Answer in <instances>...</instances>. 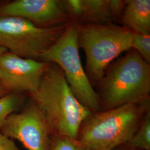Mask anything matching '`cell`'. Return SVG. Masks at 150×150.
I'll return each instance as SVG.
<instances>
[{
	"label": "cell",
	"mask_w": 150,
	"mask_h": 150,
	"mask_svg": "<svg viewBox=\"0 0 150 150\" xmlns=\"http://www.w3.org/2000/svg\"><path fill=\"white\" fill-rule=\"evenodd\" d=\"M33 101L43 111L52 134L76 139L81 125L92 113L72 92L59 67L48 63Z\"/></svg>",
	"instance_id": "cell-1"
},
{
	"label": "cell",
	"mask_w": 150,
	"mask_h": 150,
	"mask_svg": "<svg viewBox=\"0 0 150 150\" xmlns=\"http://www.w3.org/2000/svg\"><path fill=\"white\" fill-rule=\"evenodd\" d=\"M149 108L150 103H127L92 113L81 124L76 139L87 150H114L129 142Z\"/></svg>",
	"instance_id": "cell-2"
},
{
	"label": "cell",
	"mask_w": 150,
	"mask_h": 150,
	"mask_svg": "<svg viewBox=\"0 0 150 150\" xmlns=\"http://www.w3.org/2000/svg\"><path fill=\"white\" fill-rule=\"evenodd\" d=\"M101 82V111L150 103V64L132 49L106 70Z\"/></svg>",
	"instance_id": "cell-3"
},
{
	"label": "cell",
	"mask_w": 150,
	"mask_h": 150,
	"mask_svg": "<svg viewBox=\"0 0 150 150\" xmlns=\"http://www.w3.org/2000/svg\"><path fill=\"white\" fill-rule=\"evenodd\" d=\"M134 33L115 24H80L78 45L86 56L85 72L91 84L101 82L108 66L125 51L131 49Z\"/></svg>",
	"instance_id": "cell-4"
},
{
	"label": "cell",
	"mask_w": 150,
	"mask_h": 150,
	"mask_svg": "<svg viewBox=\"0 0 150 150\" xmlns=\"http://www.w3.org/2000/svg\"><path fill=\"white\" fill-rule=\"evenodd\" d=\"M79 26V23L74 20L69 22L59 39L39 59L57 65L77 100L92 112H96L101 111V100L81 64L78 45Z\"/></svg>",
	"instance_id": "cell-5"
},
{
	"label": "cell",
	"mask_w": 150,
	"mask_h": 150,
	"mask_svg": "<svg viewBox=\"0 0 150 150\" xmlns=\"http://www.w3.org/2000/svg\"><path fill=\"white\" fill-rule=\"evenodd\" d=\"M67 25L43 28L20 17H0V46L23 58L39 59Z\"/></svg>",
	"instance_id": "cell-6"
},
{
	"label": "cell",
	"mask_w": 150,
	"mask_h": 150,
	"mask_svg": "<svg viewBox=\"0 0 150 150\" xmlns=\"http://www.w3.org/2000/svg\"><path fill=\"white\" fill-rule=\"evenodd\" d=\"M0 132L27 150H48L52 134L43 111L33 101L20 112L10 114Z\"/></svg>",
	"instance_id": "cell-7"
},
{
	"label": "cell",
	"mask_w": 150,
	"mask_h": 150,
	"mask_svg": "<svg viewBox=\"0 0 150 150\" xmlns=\"http://www.w3.org/2000/svg\"><path fill=\"white\" fill-rule=\"evenodd\" d=\"M16 17L47 28L67 25L73 20L63 1L16 0L0 6V17Z\"/></svg>",
	"instance_id": "cell-8"
},
{
	"label": "cell",
	"mask_w": 150,
	"mask_h": 150,
	"mask_svg": "<svg viewBox=\"0 0 150 150\" xmlns=\"http://www.w3.org/2000/svg\"><path fill=\"white\" fill-rule=\"evenodd\" d=\"M48 64L7 51L0 58V81L7 90L32 93L37 90Z\"/></svg>",
	"instance_id": "cell-9"
},
{
	"label": "cell",
	"mask_w": 150,
	"mask_h": 150,
	"mask_svg": "<svg viewBox=\"0 0 150 150\" xmlns=\"http://www.w3.org/2000/svg\"><path fill=\"white\" fill-rule=\"evenodd\" d=\"M64 7L72 19L83 24L111 25L121 20L125 1L66 0Z\"/></svg>",
	"instance_id": "cell-10"
},
{
	"label": "cell",
	"mask_w": 150,
	"mask_h": 150,
	"mask_svg": "<svg viewBox=\"0 0 150 150\" xmlns=\"http://www.w3.org/2000/svg\"><path fill=\"white\" fill-rule=\"evenodd\" d=\"M121 21L134 33L150 35V0L125 1Z\"/></svg>",
	"instance_id": "cell-11"
},
{
	"label": "cell",
	"mask_w": 150,
	"mask_h": 150,
	"mask_svg": "<svg viewBox=\"0 0 150 150\" xmlns=\"http://www.w3.org/2000/svg\"><path fill=\"white\" fill-rule=\"evenodd\" d=\"M141 150H150V107L146 111L139 126L127 144Z\"/></svg>",
	"instance_id": "cell-12"
},
{
	"label": "cell",
	"mask_w": 150,
	"mask_h": 150,
	"mask_svg": "<svg viewBox=\"0 0 150 150\" xmlns=\"http://www.w3.org/2000/svg\"><path fill=\"white\" fill-rule=\"evenodd\" d=\"M23 97L17 93H10L0 98V129L7 117L21 106Z\"/></svg>",
	"instance_id": "cell-13"
},
{
	"label": "cell",
	"mask_w": 150,
	"mask_h": 150,
	"mask_svg": "<svg viewBox=\"0 0 150 150\" xmlns=\"http://www.w3.org/2000/svg\"><path fill=\"white\" fill-rule=\"evenodd\" d=\"M48 150H88L76 139L69 136L52 134Z\"/></svg>",
	"instance_id": "cell-14"
},
{
	"label": "cell",
	"mask_w": 150,
	"mask_h": 150,
	"mask_svg": "<svg viewBox=\"0 0 150 150\" xmlns=\"http://www.w3.org/2000/svg\"><path fill=\"white\" fill-rule=\"evenodd\" d=\"M131 49L150 64V35L135 33L131 43Z\"/></svg>",
	"instance_id": "cell-15"
},
{
	"label": "cell",
	"mask_w": 150,
	"mask_h": 150,
	"mask_svg": "<svg viewBox=\"0 0 150 150\" xmlns=\"http://www.w3.org/2000/svg\"><path fill=\"white\" fill-rule=\"evenodd\" d=\"M0 150H19L12 139L0 132Z\"/></svg>",
	"instance_id": "cell-16"
},
{
	"label": "cell",
	"mask_w": 150,
	"mask_h": 150,
	"mask_svg": "<svg viewBox=\"0 0 150 150\" xmlns=\"http://www.w3.org/2000/svg\"><path fill=\"white\" fill-rule=\"evenodd\" d=\"M141 150L139 149H137L134 148L130 146H129L127 144L125 145H121L120 146H118L117 147L115 148L114 150Z\"/></svg>",
	"instance_id": "cell-17"
},
{
	"label": "cell",
	"mask_w": 150,
	"mask_h": 150,
	"mask_svg": "<svg viewBox=\"0 0 150 150\" xmlns=\"http://www.w3.org/2000/svg\"><path fill=\"white\" fill-rule=\"evenodd\" d=\"M7 90L2 84H0V98L8 94Z\"/></svg>",
	"instance_id": "cell-18"
},
{
	"label": "cell",
	"mask_w": 150,
	"mask_h": 150,
	"mask_svg": "<svg viewBox=\"0 0 150 150\" xmlns=\"http://www.w3.org/2000/svg\"><path fill=\"white\" fill-rule=\"evenodd\" d=\"M7 51V50L6 48L0 46V58H1V56Z\"/></svg>",
	"instance_id": "cell-19"
}]
</instances>
